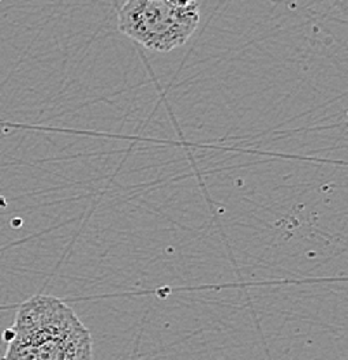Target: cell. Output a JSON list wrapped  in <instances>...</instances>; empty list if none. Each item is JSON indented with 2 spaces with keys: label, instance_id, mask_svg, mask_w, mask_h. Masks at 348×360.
I'll return each instance as SVG.
<instances>
[{
  "label": "cell",
  "instance_id": "1",
  "mask_svg": "<svg viewBox=\"0 0 348 360\" xmlns=\"http://www.w3.org/2000/svg\"><path fill=\"white\" fill-rule=\"evenodd\" d=\"M4 360H92V338L54 296L30 298L18 310Z\"/></svg>",
  "mask_w": 348,
  "mask_h": 360
},
{
  "label": "cell",
  "instance_id": "2",
  "mask_svg": "<svg viewBox=\"0 0 348 360\" xmlns=\"http://www.w3.org/2000/svg\"><path fill=\"white\" fill-rule=\"evenodd\" d=\"M198 25V2L177 7L168 0H127L118 14L120 32L155 52H170L184 45Z\"/></svg>",
  "mask_w": 348,
  "mask_h": 360
},
{
  "label": "cell",
  "instance_id": "3",
  "mask_svg": "<svg viewBox=\"0 0 348 360\" xmlns=\"http://www.w3.org/2000/svg\"><path fill=\"white\" fill-rule=\"evenodd\" d=\"M168 2H172L174 6H177V7H187V6H191V4L196 2V0H168Z\"/></svg>",
  "mask_w": 348,
  "mask_h": 360
},
{
  "label": "cell",
  "instance_id": "4",
  "mask_svg": "<svg viewBox=\"0 0 348 360\" xmlns=\"http://www.w3.org/2000/svg\"><path fill=\"white\" fill-rule=\"evenodd\" d=\"M0 206H6V201H4L2 198H0Z\"/></svg>",
  "mask_w": 348,
  "mask_h": 360
}]
</instances>
